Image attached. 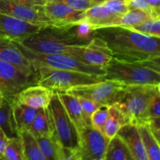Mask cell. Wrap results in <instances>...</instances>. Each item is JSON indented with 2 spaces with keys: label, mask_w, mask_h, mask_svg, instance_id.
I'll return each mask as SVG.
<instances>
[{
  "label": "cell",
  "mask_w": 160,
  "mask_h": 160,
  "mask_svg": "<svg viewBox=\"0 0 160 160\" xmlns=\"http://www.w3.org/2000/svg\"><path fill=\"white\" fill-rule=\"evenodd\" d=\"M109 139L92 124L79 131V151L81 160H103Z\"/></svg>",
  "instance_id": "obj_10"
},
{
  "label": "cell",
  "mask_w": 160,
  "mask_h": 160,
  "mask_svg": "<svg viewBox=\"0 0 160 160\" xmlns=\"http://www.w3.org/2000/svg\"><path fill=\"white\" fill-rule=\"evenodd\" d=\"M117 134L126 144L134 160H148L136 123L131 122L125 123Z\"/></svg>",
  "instance_id": "obj_18"
},
{
  "label": "cell",
  "mask_w": 160,
  "mask_h": 160,
  "mask_svg": "<svg viewBox=\"0 0 160 160\" xmlns=\"http://www.w3.org/2000/svg\"><path fill=\"white\" fill-rule=\"evenodd\" d=\"M9 1L19 3V4L26 5V6H31V7L40 8L45 6L47 0H9Z\"/></svg>",
  "instance_id": "obj_37"
},
{
  "label": "cell",
  "mask_w": 160,
  "mask_h": 160,
  "mask_svg": "<svg viewBox=\"0 0 160 160\" xmlns=\"http://www.w3.org/2000/svg\"><path fill=\"white\" fill-rule=\"evenodd\" d=\"M123 27L131 28L134 31L147 35L157 38L160 37V17H152L138 24Z\"/></svg>",
  "instance_id": "obj_27"
},
{
  "label": "cell",
  "mask_w": 160,
  "mask_h": 160,
  "mask_svg": "<svg viewBox=\"0 0 160 160\" xmlns=\"http://www.w3.org/2000/svg\"><path fill=\"white\" fill-rule=\"evenodd\" d=\"M43 9L53 26L70 28L84 21V11L77 10L63 3L47 0Z\"/></svg>",
  "instance_id": "obj_13"
},
{
  "label": "cell",
  "mask_w": 160,
  "mask_h": 160,
  "mask_svg": "<svg viewBox=\"0 0 160 160\" xmlns=\"http://www.w3.org/2000/svg\"><path fill=\"white\" fill-rule=\"evenodd\" d=\"M104 160H134L123 140L116 134L109 139Z\"/></svg>",
  "instance_id": "obj_24"
},
{
  "label": "cell",
  "mask_w": 160,
  "mask_h": 160,
  "mask_svg": "<svg viewBox=\"0 0 160 160\" xmlns=\"http://www.w3.org/2000/svg\"><path fill=\"white\" fill-rule=\"evenodd\" d=\"M102 4L119 17H122L129 11L128 0H108Z\"/></svg>",
  "instance_id": "obj_32"
},
{
  "label": "cell",
  "mask_w": 160,
  "mask_h": 160,
  "mask_svg": "<svg viewBox=\"0 0 160 160\" xmlns=\"http://www.w3.org/2000/svg\"><path fill=\"white\" fill-rule=\"evenodd\" d=\"M6 101H7V100L6 99V98H5V96L3 95V94L0 92V107H1Z\"/></svg>",
  "instance_id": "obj_41"
},
{
  "label": "cell",
  "mask_w": 160,
  "mask_h": 160,
  "mask_svg": "<svg viewBox=\"0 0 160 160\" xmlns=\"http://www.w3.org/2000/svg\"><path fill=\"white\" fill-rule=\"evenodd\" d=\"M160 93H158L150 102L146 112V122L149 120L160 117Z\"/></svg>",
  "instance_id": "obj_34"
},
{
  "label": "cell",
  "mask_w": 160,
  "mask_h": 160,
  "mask_svg": "<svg viewBox=\"0 0 160 160\" xmlns=\"http://www.w3.org/2000/svg\"><path fill=\"white\" fill-rule=\"evenodd\" d=\"M17 136L21 141L25 160H45L36 138L28 129L20 130Z\"/></svg>",
  "instance_id": "obj_23"
},
{
  "label": "cell",
  "mask_w": 160,
  "mask_h": 160,
  "mask_svg": "<svg viewBox=\"0 0 160 160\" xmlns=\"http://www.w3.org/2000/svg\"><path fill=\"white\" fill-rule=\"evenodd\" d=\"M137 125L144 148L148 156V160H159V142L152 132L148 122L138 123Z\"/></svg>",
  "instance_id": "obj_22"
},
{
  "label": "cell",
  "mask_w": 160,
  "mask_h": 160,
  "mask_svg": "<svg viewBox=\"0 0 160 160\" xmlns=\"http://www.w3.org/2000/svg\"><path fill=\"white\" fill-rule=\"evenodd\" d=\"M112 52V58L135 62L160 58L159 38L152 37L123 26H112L94 31Z\"/></svg>",
  "instance_id": "obj_1"
},
{
  "label": "cell",
  "mask_w": 160,
  "mask_h": 160,
  "mask_svg": "<svg viewBox=\"0 0 160 160\" xmlns=\"http://www.w3.org/2000/svg\"><path fill=\"white\" fill-rule=\"evenodd\" d=\"M58 95L67 114L78 128V132L84 127L92 124L91 119L84 112L77 97L66 92L58 93Z\"/></svg>",
  "instance_id": "obj_19"
},
{
  "label": "cell",
  "mask_w": 160,
  "mask_h": 160,
  "mask_svg": "<svg viewBox=\"0 0 160 160\" xmlns=\"http://www.w3.org/2000/svg\"><path fill=\"white\" fill-rule=\"evenodd\" d=\"M88 42L77 35L70 27L48 25L18 42L34 53L67 54L74 57L78 48Z\"/></svg>",
  "instance_id": "obj_2"
},
{
  "label": "cell",
  "mask_w": 160,
  "mask_h": 160,
  "mask_svg": "<svg viewBox=\"0 0 160 160\" xmlns=\"http://www.w3.org/2000/svg\"><path fill=\"white\" fill-rule=\"evenodd\" d=\"M77 98H78V101H79L80 104H81L84 112H85L87 117H88L89 118H90L92 114L97 109H98V108L101 107V106H102V105H101L100 103L95 102L92 101V100L91 99H88V98H83V97H77Z\"/></svg>",
  "instance_id": "obj_36"
},
{
  "label": "cell",
  "mask_w": 160,
  "mask_h": 160,
  "mask_svg": "<svg viewBox=\"0 0 160 160\" xmlns=\"http://www.w3.org/2000/svg\"><path fill=\"white\" fill-rule=\"evenodd\" d=\"M0 60L12 64L29 74H36L34 66L10 38L0 37Z\"/></svg>",
  "instance_id": "obj_15"
},
{
  "label": "cell",
  "mask_w": 160,
  "mask_h": 160,
  "mask_svg": "<svg viewBox=\"0 0 160 160\" xmlns=\"http://www.w3.org/2000/svg\"><path fill=\"white\" fill-rule=\"evenodd\" d=\"M8 138H9V137L7 136V134L0 128V155L2 156L5 151V148H6V143H7Z\"/></svg>",
  "instance_id": "obj_39"
},
{
  "label": "cell",
  "mask_w": 160,
  "mask_h": 160,
  "mask_svg": "<svg viewBox=\"0 0 160 160\" xmlns=\"http://www.w3.org/2000/svg\"><path fill=\"white\" fill-rule=\"evenodd\" d=\"M152 9L156 14L160 15V0H147Z\"/></svg>",
  "instance_id": "obj_40"
},
{
  "label": "cell",
  "mask_w": 160,
  "mask_h": 160,
  "mask_svg": "<svg viewBox=\"0 0 160 160\" xmlns=\"http://www.w3.org/2000/svg\"><path fill=\"white\" fill-rule=\"evenodd\" d=\"M0 159H4V158H3V156H1V155H0Z\"/></svg>",
  "instance_id": "obj_43"
},
{
  "label": "cell",
  "mask_w": 160,
  "mask_h": 160,
  "mask_svg": "<svg viewBox=\"0 0 160 160\" xmlns=\"http://www.w3.org/2000/svg\"><path fill=\"white\" fill-rule=\"evenodd\" d=\"M54 92L39 84H31L22 89L13 101L34 109L47 108Z\"/></svg>",
  "instance_id": "obj_16"
},
{
  "label": "cell",
  "mask_w": 160,
  "mask_h": 160,
  "mask_svg": "<svg viewBox=\"0 0 160 160\" xmlns=\"http://www.w3.org/2000/svg\"><path fill=\"white\" fill-rule=\"evenodd\" d=\"M38 112L37 109L30 107L16 101L11 102V122L14 133L17 135L20 130L27 129Z\"/></svg>",
  "instance_id": "obj_20"
},
{
  "label": "cell",
  "mask_w": 160,
  "mask_h": 160,
  "mask_svg": "<svg viewBox=\"0 0 160 160\" xmlns=\"http://www.w3.org/2000/svg\"><path fill=\"white\" fill-rule=\"evenodd\" d=\"M11 102L6 101L0 107V128L5 131L9 138L13 137L15 134L11 122Z\"/></svg>",
  "instance_id": "obj_30"
},
{
  "label": "cell",
  "mask_w": 160,
  "mask_h": 160,
  "mask_svg": "<svg viewBox=\"0 0 160 160\" xmlns=\"http://www.w3.org/2000/svg\"><path fill=\"white\" fill-rule=\"evenodd\" d=\"M27 129L35 138L53 134V125L48 108L38 109L36 116Z\"/></svg>",
  "instance_id": "obj_21"
},
{
  "label": "cell",
  "mask_w": 160,
  "mask_h": 160,
  "mask_svg": "<svg viewBox=\"0 0 160 160\" xmlns=\"http://www.w3.org/2000/svg\"><path fill=\"white\" fill-rule=\"evenodd\" d=\"M160 93L159 84L126 85L115 106L123 112L128 122L136 124L146 122V112L152 98Z\"/></svg>",
  "instance_id": "obj_4"
},
{
  "label": "cell",
  "mask_w": 160,
  "mask_h": 160,
  "mask_svg": "<svg viewBox=\"0 0 160 160\" xmlns=\"http://www.w3.org/2000/svg\"><path fill=\"white\" fill-rule=\"evenodd\" d=\"M128 7L129 10L134 9H142L149 12L153 17H160L159 14H156L153 11L147 0H128Z\"/></svg>",
  "instance_id": "obj_35"
},
{
  "label": "cell",
  "mask_w": 160,
  "mask_h": 160,
  "mask_svg": "<svg viewBox=\"0 0 160 160\" xmlns=\"http://www.w3.org/2000/svg\"><path fill=\"white\" fill-rule=\"evenodd\" d=\"M160 58L135 62L112 58L105 67V80L118 81L125 85L160 84Z\"/></svg>",
  "instance_id": "obj_3"
},
{
  "label": "cell",
  "mask_w": 160,
  "mask_h": 160,
  "mask_svg": "<svg viewBox=\"0 0 160 160\" xmlns=\"http://www.w3.org/2000/svg\"><path fill=\"white\" fill-rule=\"evenodd\" d=\"M3 158L8 160H25L21 141L18 136H13L8 138L3 153Z\"/></svg>",
  "instance_id": "obj_28"
},
{
  "label": "cell",
  "mask_w": 160,
  "mask_h": 160,
  "mask_svg": "<svg viewBox=\"0 0 160 160\" xmlns=\"http://www.w3.org/2000/svg\"><path fill=\"white\" fill-rule=\"evenodd\" d=\"M52 1L63 3L73 9L81 11L87 10L95 5L92 0H52Z\"/></svg>",
  "instance_id": "obj_33"
},
{
  "label": "cell",
  "mask_w": 160,
  "mask_h": 160,
  "mask_svg": "<svg viewBox=\"0 0 160 160\" xmlns=\"http://www.w3.org/2000/svg\"><path fill=\"white\" fill-rule=\"evenodd\" d=\"M92 1L93 2L95 5H97V4H102V3H104L105 2L108 1V0H92Z\"/></svg>",
  "instance_id": "obj_42"
},
{
  "label": "cell",
  "mask_w": 160,
  "mask_h": 160,
  "mask_svg": "<svg viewBox=\"0 0 160 160\" xmlns=\"http://www.w3.org/2000/svg\"><path fill=\"white\" fill-rule=\"evenodd\" d=\"M120 17L111 12L104 4H97L84 11L83 23H87L95 31L98 28L118 26Z\"/></svg>",
  "instance_id": "obj_17"
},
{
  "label": "cell",
  "mask_w": 160,
  "mask_h": 160,
  "mask_svg": "<svg viewBox=\"0 0 160 160\" xmlns=\"http://www.w3.org/2000/svg\"><path fill=\"white\" fill-rule=\"evenodd\" d=\"M36 84L35 74H29L16 66L0 60V92L11 102L24 88Z\"/></svg>",
  "instance_id": "obj_9"
},
{
  "label": "cell",
  "mask_w": 160,
  "mask_h": 160,
  "mask_svg": "<svg viewBox=\"0 0 160 160\" xmlns=\"http://www.w3.org/2000/svg\"><path fill=\"white\" fill-rule=\"evenodd\" d=\"M109 106H102L101 107L97 109L90 117L92 126L101 131L102 133L109 114Z\"/></svg>",
  "instance_id": "obj_31"
},
{
  "label": "cell",
  "mask_w": 160,
  "mask_h": 160,
  "mask_svg": "<svg viewBox=\"0 0 160 160\" xmlns=\"http://www.w3.org/2000/svg\"><path fill=\"white\" fill-rule=\"evenodd\" d=\"M152 17L149 12L145 10L138 9H131L120 17L118 26H132V25L138 24Z\"/></svg>",
  "instance_id": "obj_29"
},
{
  "label": "cell",
  "mask_w": 160,
  "mask_h": 160,
  "mask_svg": "<svg viewBox=\"0 0 160 160\" xmlns=\"http://www.w3.org/2000/svg\"><path fill=\"white\" fill-rule=\"evenodd\" d=\"M53 125V134L64 148L78 150L79 132L67 114L58 93L54 92L48 106Z\"/></svg>",
  "instance_id": "obj_7"
},
{
  "label": "cell",
  "mask_w": 160,
  "mask_h": 160,
  "mask_svg": "<svg viewBox=\"0 0 160 160\" xmlns=\"http://www.w3.org/2000/svg\"><path fill=\"white\" fill-rule=\"evenodd\" d=\"M148 125L150 127L152 132L154 134L157 141L159 142V135H160V120L159 118H155L149 120L148 121Z\"/></svg>",
  "instance_id": "obj_38"
},
{
  "label": "cell",
  "mask_w": 160,
  "mask_h": 160,
  "mask_svg": "<svg viewBox=\"0 0 160 160\" xmlns=\"http://www.w3.org/2000/svg\"><path fill=\"white\" fill-rule=\"evenodd\" d=\"M74 58L84 63L105 68L112 59V55L106 42L94 36L88 43L78 48Z\"/></svg>",
  "instance_id": "obj_12"
},
{
  "label": "cell",
  "mask_w": 160,
  "mask_h": 160,
  "mask_svg": "<svg viewBox=\"0 0 160 160\" xmlns=\"http://www.w3.org/2000/svg\"><path fill=\"white\" fill-rule=\"evenodd\" d=\"M36 139L45 160H60L62 146L54 134L50 136L37 137Z\"/></svg>",
  "instance_id": "obj_26"
},
{
  "label": "cell",
  "mask_w": 160,
  "mask_h": 160,
  "mask_svg": "<svg viewBox=\"0 0 160 160\" xmlns=\"http://www.w3.org/2000/svg\"><path fill=\"white\" fill-rule=\"evenodd\" d=\"M126 85L118 81L103 80L92 84L73 87L66 93L88 98L102 106H111L120 100Z\"/></svg>",
  "instance_id": "obj_8"
},
{
  "label": "cell",
  "mask_w": 160,
  "mask_h": 160,
  "mask_svg": "<svg viewBox=\"0 0 160 160\" xmlns=\"http://www.w3.org/2000/svg\"><path fill=\"white\" fill-rule=\"evenodd\" d=\"M0 13L34 25H52L43 7L36 8L19 4L9 0H0Z\"/></svg>",
  "instance_id": "obj_11"
},
{
  "label": "cell",
  "mask_w": 160,
  "mask_h": 160,
  "mask_svg": "<svg viewBox=\"0 0 160 160\" xmlns=\"http://www.w3.org/2000/svg\"><path fill=\"white\" fill-rule=\"evenodd\" d=\"M36 84L56 93H65L73 87L104 80L103 77L83 72L59 70L49 67L36 68Z\"/></svg>",
  "instance_id": "obj_5"
},
{
  "label": "cell",
  "mask_w": 160,
  "mask_h": 160,
  "mask_svg": "<svg viewBox=\"0 0 160 160\" xmlns=\"http://www.w3.org/2000/svg\"><path fill=\"white\" fill-rule=\"evenodd\" d=\"M42 27L44 26L31 24L0 13V37L20 42L28 36L37 32Z\"/></svg>",
  "instance_id": "obj_14"
},
{
  "label": "cell",
  "mask_w": 160,
  "mask_h": 160,
  "mask_svg": "<svg viewBox=\"0 0 160 160\" xmlns=\"http://www.w3.org/2000/svg\"><path fill=\"white\" fill-rule=\"evenodd\" d=\"M23 55L30 60L34 67H49L59 70H73L83 72L96 76L104 77L105 68L89 65L67 54H38L29 51L22 46L18 42L14 41Z\"/></svg>",
  "instance_id": "obj_6"
},
{
  "label": "cell",
  "mask_w": 160,
  "mask_h": 160,
  "mask_svg": "<svg viewBox=\"0 0 160 160\" xmlns=\"http://www.w3.org/2000/svg\"><path fill=\"white\" fill-rule=\"evenodd\" d=\"M128 123V120L124 114L115 106H111L109 108V114L104 126L103 134L109 139L116 135L123 125Z\"/></svg>",
  "instance_id": "obj_25"
}]
</instances>
